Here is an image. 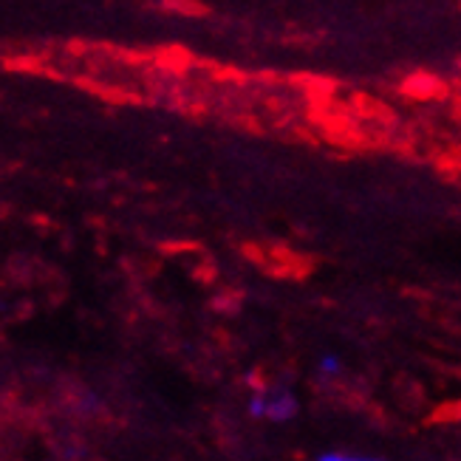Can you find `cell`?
I'll use <instances>...</instances> for the list:
<instances>
[{"label": "cell", "instance_id": "obj_1", "mask_svg": "<svg viewBox=\"0 0 461 461\" xmlns=\"http://www.w3.org/2000/svg\"><path fill=\"white\" fill-rule=\"evenodd\" d=\"M267 419L272 422H289L292 416H297V399L292 393H275L272 399H267Z\"/></svg>", "mask_w": 461, "mask_h": 461}, {"label": "cell", "instance_id": "obj_2", "mask_svg": "<svg viewBox=\"0 0 461 461\" xmlns=\"http://www.w3.org/2000/svg\"><path fill=\"white\" fill-rule=\"evenodd\" d=\"M317 461H383V458H357V456H337V453H326Z\"/></svg>", "mask_w": 461, "mask_h": 461}, {"label": "cell", "instance_id": "obj_3", "mask_svg": "<svg viewBox=\"0 0 461 461\" xmlns=\"http://www.w3.org/2000/svg\"><path fill=\"white\" fill-rule=\"evenodd\" d=\"M249 413L252 416H264L267 413V399L264 396H255L252 402H249Z\"/></svg>", "mask_w": 461, "mask_h": 461}, {"label": "cell", "instance_id": "obj_4", "mask_svg": "<svg viewBox=\"0 0 461 461\" xmlns=\"http://www.w3.org/2000/svg\"><path fill=\"white\" fill-rule=\"evenodd\" d=\"M320 368H323L326 374H337L339 371V363L334 357H326V359H320Z\"/></svg>", "mask_w": 461, "mask_h": 461}]
</instances>
